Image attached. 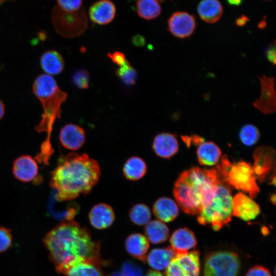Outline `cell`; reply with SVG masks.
Here are the masks:
<instances>
[{
	"label": "cell",
	"mask_w": 276,
	"mask_h": 276,
	"mask_svg": "<svg viewBox=\"0 0 276 276\" xmlns=\"http://www.w3.org/2000/svg\"><path fill=\"white\" fill-rule=\"evenodd\" d=\"M116 74L120 80L128 86L133 85L137 79V73L126 59L124 63L116 70Z\"/></svg>",
	"instance_id": "4dcf8cb0"
},
{
	"label": "cell",
	"mask_w": 276,
	"mask_h": 276,
	"mask_svg": "<svg viewBox=\"0 0 276 276\" xmlns=\"http://www.w3.org/2000/svg\"><path fill=\"white\" fill-rule=\"evenodd\" d=\"M58 7L66 12H75L82 9V0H57Z\"/></svg>",
	"instance_id": "836d02e7"
},
{
	"label": "cell",
	"mask_w": 276,
	"mask_h": 276,
	"mask_svg": "<svg viewBox=\"0 0 276 276\" xmlns=\"http://www.w3.org/2000/svg\"><path fill=\"white\" fill-rule=\"evenodd\" d=\"M5 113V106L3 102L0 100V120L3 117Z\"/></svg>",
	"instance_id": "7bdbcfd3"
},
{
	"label": "cell",
	"mask_w": 276,
	"mask_h": 276,
	"mask_svg": "<svg viewBox=\"0 0 276 276\" xmlns=\"http://www.w3.org/2000/svg\"><path fill=\"white\" fill-rule=\"evenodd\" d=\"M265 25H266V22L265 20H264L263 19L259 23L258 27L260 28H263L265 27Z\"/></svg>",
	"instance_id": "bcb514c9"
},
{
	"label": "cell",
	"mask_w": 276,
	"mask_h": 276,
	"mask_svg": "<svg viewBox=\"0 0 276 276\" xmlns=\"http://www.w3.org/2000/svg\"><path fill=\"white\" fill-rule=\"evenodd\" d=\"M196 153L200 165L213 166L218 163L221 155V151L214 142H203L199 145Z\"/></svg>",
	"instance_id": "cb8c5ba5"
},
{
	"label": "cell",
	"mask_w": 276,
	"mask_h": 276,
	"mask_svg": "<svg viewBox=\"0 0 276 276\" xmlns=\"http://www.w3.org/2000/svg\"><path fill=\"white\" fill-rule=\"evenodd\" d=\"M149 247V243L146 237L139 233L129 235L125 241L127 252L132 257L143 261L146 259Z\"/></svg>",
	"instance_id": "603a6c76"
},
{
	"label": "cell",
	"mask_w": 276,
	"mask_h": 276,
	"mask_svg": "<svg viewBox=\"0 0 276 276\" xmlns=\"http://www.w3.org/2000/svg\"><path fill=\"white\" fill-rule=\"evenodd\" d=\"M50 259L57 272L65 274L72 266L83 261L101 264L100 244L88 231L72 220L60 223L43 238Z\"/></svg>",
	"instance_id": "6da1fadb"
},
{
	"label": "cell",
	"mask_w": 276,
	"mask_h": 276,
	"mask_svg": "<svg viewBox=\"0 0 276 276\" xmlns=\"http://www.w3.org/2000/svg\"><path fill=\"white\" fill-rule=\"evenodd\" d=\"M233 196L229 186L220 177L210 201L198 215V222L215 231L226 225L232 219Z\"/></svg>",
	"instance_id": "5b68a950"
},
{
	"label": "cell",
	"mask_w": 276,
	"mask_h": 276,
	"mask_svg": "<svg viewBox=\"0 0 276 276\" xmlns=\"http://www.w3.org/2000/svg\"><path fill=\"white\" fill-rule=\"evenodd\" d=\"M89 74L85 70H79L73 75L72 81L74 84L79 89H86L89 85Z\"/></svg>",
	"instance_id": "d6a6232c"
},
{
	"label": "cell",
	"mask_w": 276,
	"mask_h": 276,
	"mask_svg": "<svg viewBox=\"0 0 276 276\" xmlns=\"http://www.w3.org/2000/svg\"><path fill=\"white\" fill-rule=\"evenodd\" d=\"M248 20V18L244 15H241L236 20V25L239 27L244 26Z\"/></svg>",
	"instance_id": "60d3db41"
},
{
	"label": "cell",
	"mask_w": 276,
	"mask_h": 276,
	"mask_svg": "<svg viewBox=\"0 0 276 276\" xmlns=\"http://www.w3.org/2000/svg\"><path fill=\"white\" fill-rule=\"evenodd\" d=\"M12 242L11 231L6 227L0 226V252L6 251L11 246Z\"/></svg>",
	"instance_id": "e575fe53"
},
{
	"label": "cell",
	"mask_w": 276,
	"mask_h": 276,
	"mask_svg": "<svg viewBox=\"0 0 276 276\" xmlns=\"http://www.w3.org/2000/svg\"><path fill=\"white\" fill-rule=\"evenodd\" d=\"M146 276H164L160 272L156 271H150Z\"/></svg>",
	"instance_id": "ee69618b"
},
{
	"label": "cell",
	"mask_w": 276,
	"mask_h": 276,
	"mask_svg": "<svg viewBox=\"0 0 276 276\" xmlns=\"http://www.w3.org/2000/svg\"><path fill=\"white\" fill-rule=\"evenodd\" d=\"M246 276H271L270 271L261 265H255L247 272Z\"/></svg>",
	"instance_id": "d590c367"
},
{
	"label": "cell",
	"mask_w": 276,
	"mask_h": 276,
	"mask_svg": "<svg viewBox=\"0 0 276 276\" xmlns=\"http://www.w3.org/2000/svg\"><path fill=\"white\" fill-rule=\"evenodd\" d=\"M147 167L145 161L137 156L129 158L123 168L125 177L132 181L138 180L146 174Z\"/></svg>",
	"instance_id": "4316f807"
},
{
	"label": "cell",
	"mask_w": 276,
	"mask_h": 276,
	"mask_svg": "<svg viewBox=\"0 0 276 276\" xmlns=\"http://www.w3.org/2000/svg\"><path fill=\"white\" fill-rule=\"evenodd\" d=\"M240 268L238 255L230 251L210 253L204 265L203 276H237Z\"/></svg>",
	"instance_id": "ba28073f"
},
{
	"label": "cell",
	"mask_w": 276,
	"mask_h": 276,
	"mask_svg": "<svg viewBox=\"0 0 276 276\" xmlns=\"http://www.w3.org/2000/svg\"><path fill=\"white\" fill-rule=\"evenodd\" d=\"M122 270L129 276H142V274L139 267L129 262L124 264Z\"/></svg>",
	"instance_id": "8d00e7d4"
},
{
	"label": "cell",
	"mask_w": 276,
	"mask_h": 276,
	"mask_svg": "<svg viewBox=\"0 0 276 276\" xmlns=\"http://www.w3.org/2000/svg\"><path fill=\"white\" fill-rule=\"evenodd\" d=\"M85 133L80 126L67 124L60 130V142L63 147L70 150H77L83 145L85 141Z\"/></svg>",
	"instance_id": "9a60e30c"
},
{
	"label": "cell",
	"mask_w": 276,
	"mask_h": 276,
	"mask_svg": "<svg viewBox=\"0 0 276 276\" xmlns=\"http://www.w3.org/2000/svg\"><path fill=\"white\" fill-rule=\"evenodd\" d=\"M197 11L203 21L214 24L221 18L223 8L219 0H201L197 6Z\"/></svg>",
	"instance_id": "44dd1931"
},
{
	"label": "cell",
	"mask_w": 276,
	"mask_h": 276,
	"mask_svg": "<svg viewBox=\"0 0 276 276\" xmlns=\"http://www.w3.org/2000/svg\"><path fill=\"white\" fill-rule=\"evenodd\" d=\"M136 7L138 15L146 20L156 18L162 12L161 6L157 0H138Z\"/></svg>",
	"instance_id": "f1b7e54d"
},
{
	"label": "cell",
	"mask_w": 276,
	"mask_h": 276,
	"mask_svg": "<svg viewBox=\"0 0 276 276\" xmlns=\"http://www.w3.org/2000/svg\"><path fill=\"white\" fill-rule=\"evenodd\" d=\"M145 234L151 243L158 244L167 240L169 236V230L163 222L154 220L146 224Z\"/></svg>",
	"instance_id": "484cf974"
},
{
	"label": "cell",
	"mask_w": 276,
	"mask_h": 276,
	"mask_svg": "<svg viewBox=\"0 0 276 276\" xmlns=\"http://www.w3.org/2000/svg\"><path fill=\"white\" fill-rule=\"evenodd\" d=\"M261 85L259 98L253 102L254 106L264 114H272L275 111L276 95L274 78L263 75L259 77Z\"/></svg>",
	"instance_id": "8fae6325"
},
{
	"label": "cell",
	"mask_w": 276,
	"mask_h": 276,
	"mask_svg": "<svg viewBox=\"0 0 276 276\" xmlns=\"http://www.w3.org/2000/svg\"><path fill=\"white\" fill-rule=\"evenodd\" d=\"M116 8L110 0H100L95 3L89 9L90 20L99 25H106L114 18Z\"/></svg>",
	"instance_id": "e0dca14e"
},
{
	"label": "cell",
	"mask_w": 276,
	"mask_h": 276,
	"mask_svg": "<svg viewBox=\"0 0 276 276\" xmlns=\"http://www.w3.org/2000/svg\"><path fill=\"white\" fill-rule=\"evenodd\" d=\"M170 242L176 254L188 252L197 245L194 233L186 227L176 230L172 235Z\"/></svg>",
	"instance_id": "d6986e66"
},
{
	"label": "cell",
	"mask_w": 276,
	"mask_h": 276,
	"mask_svg": "<svg viewBox=\"0 0 276 276\" xmlns=\"http://www.w3.org/2000/svg\"><path fill=\"white\" fill-rule=\"evenodd\" d=\"M107 55L113 63L119 66L124 63L126 60L124 54L120 51L108 53Z\"/></svg>",
	"instance_id": "74e56055"
},
{
	"label": "cell",
	"mask_w": 276,
	"mask_h": 276,
	"mask_svg": "<svg viewBox=\"0 0 276 276\" xmlns=\"http://www.w3.org/2000/svg\"><path fill=\"white\" fill-rule=\"evenodd\" d=\"M99 164L86 154L72 152L65 156L52 171L50 186L56 199L70 201L89 193L99 180Z\"/></svg>",
	"instance_id": "7a4b0ae2"
},
{
	"label": "cell",
	"mask_w": 276,
	"mask_h": 276,
	"mask_svg": "<svg viewBox=\"0 0 276 276\" xmlns=\"http://www.w3.org/2000/svg\"><path fill=\"white\" fill-rule=\"evenodd\" d=\"M260 136L259 129L252 124L244 125L239 132L240 141L244 145L248 146L255 145L258 141Z\"/></svg>",
	"instance_id": "1f68e13d"
},
{
	"label": "cell",
	"mask_w": 276,
	"mask_h": 276,
	"mask_svg": "<svg viewBox=\"0 0 276 276\" xmlns=\"http://www.w3.org/2000/svg\"><path fill=\"white\" fill-rule=\"evenodd\" d=\"M228 3L234 6H239L243 1V0H226Z\"/></svg>",
	"instance_id": "b9f144b4"
},
{
	"label": "cell",
	"mask_w": 276,
	"mask_h": 276,
	"mask_svg": "<svg viewBox=\"0 0 276 276\" xmlns=\"http://www.w3.org/2000/svg\"><path fill=\"white\" fill-rule=\"evenodd\" d=\"M220 176L216 169L192 168L183 172L173 189L175 199L186 214L198 215L212 198Z\"/></svg>",
	"instance_id": "3957f363"
},
{
	"label": "cell",
	"mask_w": 276,
	"mask_h": 276,
	"mask_svg": "<svg viewBox=\"0 0 276 276\" xmlns=\"http://www.w3.org/2000/svg\"><path fill=\"white\" fill-rule=\"evenodd\" d=\"M109 276H129L127 274L124 272L123 271H121L119 272H114L111 275Z\"/></svg>",
	"instance_id": "f6af8a7d"
},
{
	"label": "cell",
	"mask_w": 276,
	"mask_h": 276,
	"mask_svg": "<svg viewBox=\"0 0 276 276\" xmlns=\"http://www.w3.org/2000/svg\"><path fill=\"white\" fill-rule=\"evenodd\" d=\"M40 63L42 70L50 76L60 74L64 67L63 57L55 50L45 52L40 57Z\"/></svg>",
	"instance_id": "7402d4cb"
},
{
	"label": "cell",
	"mask_w": 276,
	"mask_h": 276,
	"mask_svg": "<svg viewBox=\"0 0 276 276\" xmlns=\"http://www.w3.org/2000/svg\"><path fill=\"white\" fill-rule=\"evenodd\" d=\"M176 253L171 247L155 248L148 254L147 260L149 266L156 270H164L168 267Z\"/></svg>",
	"instance_id": "d4e9b609"
},
{
	"label": "cell",
	"mask_w": 276,
	"mask_h": 276,
	"mask_svg": "<svg viewBox=\"0 0 276 276\" xmlns=\"http://www.w3.org/2000/svg\"><path fill=\"white\" fill-rule=\"evenodd\" d=\"M131 221L137 225H143L149 222L151 213L149 207L143 203L133 205L129 213Z\"/></svg>",
	"instance_id": "f546056e"
},
{
	"label": "cell",
	"mask_w": 276,
	"mask_h": 276,
	"mask_svg": "<svg viewBox=\"0 0 276 276\" xmlns=\"http://www.w3.org/2000/svg\"><path fill=\"white\" fill-rule=\"evenodd\" d=\"M160 1H163V0H160Z\"/></svg>",
	"instance_id": "c3c4849f"
},
{
	"label": "cell",
	"mask_w": 276,
	"mask_h": 276,
	"mask_svg": "<svg viewBox=\"0 0 276 276\" xmlns=\"http://www.w3.org/2000/svg\"><path fill=\"white\" fill-rule=\"evenodd\" d=\"M32 89L43 107L42 118L35 127V130L39 133H48V137L43 143L41 153L39 155L45 159H49L52 153L50 137L53 126L55 120L61 117V106L67 95L60 89L55 79L46 74H41L35 79Z\"/></svg>",
	"instance_id": "277c9868"
},
{
	"label": "cell",
	"mask_w": 276,
	"mask_h": 276,
	"mask_svg": "<svg viewBox=\"0 0 276 276\" xmlns=\"http://www.w3.org/2000/svg\"><path fill=\"white\" fill-rule=\"evenodd\" d=\"M152 148L159 157L170 158L178 151L179 144L176 136L170 133L158 134L154 139Z\"/></svg>",
	"instance_id": "2e32d148"
},
{
	"label": "cell",
	"mask_w": 276,
	"mask_h": 276,
	"mask_svg": "<svg viewBox=\"0 0 276 276\" xmlns=\"http://www.w3.org/2000/svg\"><path fill=\"white\" fill-rule=\"evenodd\" d=\"M132 42L136 46H142L145 43V39L141 35H136L133 37Z\"/></svg>",
	"instance_id": "ab89813d"
},
{
	"label": "cell",
	"mask_w": 276,
	"mask_h": 276,
	"mask_svg": "<svg viewBox=\"0 0 276 276\" xmlns=\"http://www.w3.org/2000/svg\"><path fill=\"white\" fill-rule=\"evenodd\" d=\"M52 20L56 31L67 38L81 35L87 27V18L84 7L77 11L66 12L56 6L53 10Z\"/></svg>",
	"instance_id": "52a82bcc"
},
{
	"label": "cell",
	"mask_w": 276,
	"mask_h": 276,
	"mask_svg": "<svg viewBox=\"0 0 276 276\" xmlns=\"http://www.w3.org/2000/svg\"><path fill=\"white\" fill-rule=\"evenodd\" d=\"M66 276H102L100 264L83 261L71 267L65 272Z\"/></svg>",
	"instance_id": "83f0119b"
},
{
	"label": "cell",
	"mask_w": 276,
	"mask_h": 276,
	"mask_svg": "<svg viewBox=\"0 0 276 276\" xmlns=\"http://www.w3.org/2000/svg\"><path fill=\"white\" fill-rule=\"evenodd\" d=\"M216 169L223 182L248 193L250 198L256 197L260 192L252 166L250 164L244 161L232 163L224 155Z\"/></svg>",
	"instance_id": "8992f818"
},
{
	"label": "cell",
	"mask_w": 276,
	"mask_h": 276,
	"mask_svg": "<svg viewBox=\"0 0 276 276\" xmlns=\"http://www.w3.org/2000/svg\"><path fill=\"white\" fill-rule=\"evenodd\" d=\"M153 212L159 220L163 222H170L178 215L179 208L173 200L163 197L158 198L154 202Z\"/></svg>",
	"instance_id": "ffe728a7"
},
{
	"label": "cell",
	"mask_w": 276,
	"mask_h": 276,
	"mask_svg": "<svg viewBox=\"0 0 276 276\" xmlns=\"http://www.w3.org/2000/svg\"><path fill=\"white\" fill-rule=\"evenodd\" d=\"M253 170L257 179L262 182L275 176V152L268 146L257 148L254 152Z\"/></svg>",
	"instance_id": "30bf717a"
},
{
	"label": "cell",
	"mask_w": 276,
	"mask_h": 276,
	"mask_svg": "<svg viewBox=\"0 0 276 276\" xmlns=\"http://www.w3.org/2000/svg\"><path fill=\"white\" fill-rule=\"evenodd\" d=\"M88 217L93 227L97 229H104L112 224L115 219V214L110 205L102 203L91 208Z\"/></svg>",
	"instance_id": "ac0fdd59"
},
{
	"label": "cell",
	"mask_w": 276,
	"mask_h": 276,
	"mask_svg": "<svg viewBox=\"0 0 276 276\" xmlns=\"http://www.w3.org/2000/svg\"><path fill=\"white\" fill-rule=\"evenodd\" d=\"M275 194H274L273 195H272L270 198V201L273 204H275Z\"/></svg>",
	"instance_id": "7dc6e473"
},
{
	"label": "cell",
	"mask_w": 276,
	"mask_h": 276,
	"mask_svg": "<svg viewBox=\"0 0 276 276\" xmlns=\"http://www.w3.org/2000/svg\"><path fill=\"white\" fill-rule=\"evenodd\" d=\"M196 27L195 16L185 11L174 12L168 20V28L170 32L175 37L181 39L192 35Z\"/></svg>",
	"instance_id": "7c38bea8"
},
{
	"label": "cell",
	"mask_w": 276,
	"mask_h": 276,
	"mask_svg": "<svg viewBox=\"0 0 276 276\" xmlns=\"http://www.w3.org/2000/svg\"><path fill=\"white\" fill-rule=\"evenodd\" d=\"M260 213V206L246 194L239 192L233 197V216L249 221L256 218Z\"/></svg>",
	"instance_id": "4fadbf2b"
},
{
	"label": "cell",
	"mask_w": 276,
	"mask_h": 276,
	"mask_svg": "<svg viewBox=\"0 0 276 276\" xmlns=\"http://www.w3.org/2000/svg\"><path fill=\"white\" fill-rule=\"evenodd\" d=\"M38 166L36 160L29 155H21L15 159L12 173L16 179L24 182L32 181L38 173Z\"/></svg>",
	"instance_id": "5bb4252c"
},
{
	"label": "cell",
	"mask_w": 276,
	"mask_h": 276,
	"mask_svg": "<svg viewBox=\"0 0 276 276\" xmlns=\"http://www.w3.org/2000/svg\"><path fill=\"white\" fill-rule=\"evenodd\" d=\"M200 252L192 250L176 254L166 270V276H199Z\"/></svg>",
	"instance_id": "9c48e42d"
},
{
	"label": "cell",
	"mask_w": 276,
	"mask_h": 276,
	"mask_svg": "<svg viewBox=\"0 0 276 276\" xmlns=\"http://www.w3.org/2000/svg\"><path fill=\"white\" fill-rule=\"evenodd\" d=\"M266 55L267 59L272 64H275V47H271L266 51Z\"/></svg>",
	"instance_id": "f35d334b"
}]
</instances>
